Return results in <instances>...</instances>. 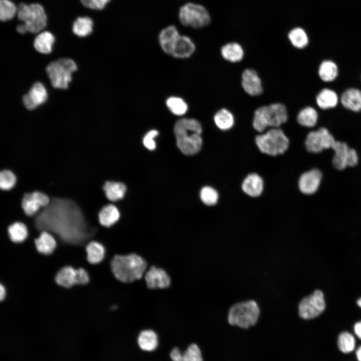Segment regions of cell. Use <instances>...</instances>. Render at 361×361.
I'll return each instance as SVG.
<instances>
[{
	"label": "cell",
	"mask_w": 361,
	"mask_h": 361,
	"mask_svg": "<svg viewBox=\"0 0 361 361\" xmlns=\"http://www.w3.org/2000/svg\"><path fill=\"white\" fill-rule=\"evenodd\" d=\"M10 240L14 243L19 244L24 242L29 236V231L25 224L21 222H15L8 228Z\"/></svg>",
	"instance_id": "32"
},
{
	"label": "cell",
	"mask_w": 361,
	"mask_h": 361,
	"mask_svg": "<svg viewBox=\"0 0 361 361\" xmlns=\"http://www.w3.org/2000/svg\"><path fill=\"white\" fill-rule=\"evenodd\" d=\"M102 188L109 202H115L122 199L126 190L124 184L113 180L106 181Z\"/></svg>",
	"instance_id": "27"
},
{
	"label": "cell",
	"mask_w": 361,
	"mask_h": 361,
	"mask_svg": "<svg viewBox=\"0 0 361 361\" xmlns=\"http://www.w3.org/2000/svg\"><path fill=\"white\" fill-rule=\"evenodd\" d=\"M17 14L16 5L10 0H0V20L6 22L12 20Z\"/></svg>",
	"instance_id": "39"
},
{
	"label": "cell",
	"mask_w": 361,
	"mask_h": 361,
	"mask_svg": "<svg viewBox=\"0 0 361 361\" xmlns=\"http://www.w3.org/2000/svg\"><path fill=\"white\" fill-rule=\"evenodd\" d=\"M57 284L64 288L78 285L77 269L69 265L62 267L55 277Z\"/></svg>",
	"instance_id": "20"
},
{
	"label": "cell",
	"mask_w": 361,
	"mask_h": 361,
	"mask_svg": "<svg viewBox=\"0 0 361 361\" xmlns=\"http://www.w3.org/2000/svg\"><path fill=\"white\" fill-rule=\"evenodd\" d=\"M93 27V21L89 17H78L73 23L72 30L77 36L84 37L88 36L92 32Z\"/></svg>",
	"instance_id": "36"
},
{
	"label": "cell",
	"mask_w": 361,
	"mask_h": 361,
	"mask_svg": "<svg viewBox=\"0 0 361 361\" xmlns=\"http://www.w3.org/2000/svg\"><path fill=\"white\" fill-rule=\"evenodd\" d=\"M316 110L311 106H306L301 109L297 115V121L301 126L306 127H314L318 120Z\"/></svg>",
	"instance_id": "35"
},
{
	"label": "cell",
	"mask_w": 361,
	"mask_h": 361,
	"mask_svg": "<svg viewBox=\"0 0 361 361\" xmlns=\"http://www.w3.org/2000/svg\"><path fill=\"white\" fill-rule=\"evenodd\" d=\"M147 287L150 289H164L170 284V278L163 269L151 266L144 274Z\"/></svg>",
	"instance_id": "16"
},
{
	"label": "cell",
	"mask_w": 361,
	"mask_h": 361,
	"mask_svg": "<svg viewBox=\"0 0 361 361\" xmlns=\"http://www.w3.org/2000/svg\"><path fill=\"white\" fill-rule=\"evenodd\" d=\"M23 222L39 234L50 232L57 242L74 246L86 245L96 233V228L88 224L80 207L66 198H51L47 206L33 217L26 216Z\"/></svg>",
	"instance_id": "1"
},
{
	"label": "cell",
	"mask_w": 361,
	"mask_h": 361,
	"mask_svg": "<svg viewBox=\"0 0 361 361\" xmlns=\"http://www.w3.org/2000/svg\"><path fill=\"white\" fill-rule=\"evenodd\" d=\"M110 268L116 279L123 283H130L141 279L144 275L147 263L135 253L116 255L111 261Z\"/></svg>",
	"instance_id": "3"
},
{
	"label": "cell",
	"mask_w": 361,
	"mask_h": 361,
	"mask_svg": "<svg viewBox=\"0 0 361 361\" xmlns=\"http://www.w3.org/2000/svg\"><path fill=\"white\" fill-rule=\"evenodd\" d=\"M50 202V198L46 194L34 191L24 194L22 207L25 214L29 217H33L43 208L47 206Z\"/></svg>",
	"instance_id": "13"
},
{
	"label": "cell",
	"mask_w": 361,
	"mask_h": 361,
	"mask_svg": "<svg viewBox=\"0 0 361 361\" xmlns=\"http://www.w3.org/2000/svg\"><path fill=\"white\" fill-rule=\"evenodd\" d=\"M338 73L337 65L331 60H324L318 67V76L324 82L333 81L336 78Z\"/></svg>",
	"instance_id": "34"
},
{
	"label": "cell",
	"mask_w": 361,
	"mask_h": 361,
	"mask_svg": "<svg viewBox=\"0 0 361 361\" xmlns=\"http://www.w3.org/2000/svg\"><path fill=\"white\" fill-rule=\"evenodd\" d=\"M357 303L358 305L361 307V298L357 301Z\"/></svg>",
	"instance_id": "49"
},
{
	"label": "cell",
	"mask_w": 361,
	"mask_h": 361,
	"mask_svg": "<svg viewBox=\"0 0 361 361\" xmlns=\"http://www.w3.org/2000/svg\"><path fill=\"white\" fill-rule=\"evenodd\" d=\"M17 177L11 170L4 169L0 171V189L4 191L12 189L17 183Z\"/></svg>",
	"instance_id": "41"
},
{
	"label": "cell",
	"mask_w": 361,
	"mask_h": 361,
	"mask_svg": "<svg viewBox=\"0 0 361 361\" xmlns=\"http://www.w3.org/2000/svg\"><path fill=\"white\" fill-rule=\"evenodd\" d=\"M111 0H80L81 4L85 7L95 10H101Z\"/></svg>",
	"instance_id": "43"
},
{
	"label": "cell",
	"mask_w": 361,
	"mask_h": 361,
	"mask_svg": "<svg viewBox=\"0 0 361 361\" xmlns=\"http://www.w3.org/2000/svg\"><path fill=\"white\" fill-rule=\"evenodd\" d=\"M137 343L140 349L144 351H153L158 344V336L152 329L143 330L138 336Z\"/></svg>",
	"instance_id": "29"
},
{
	"label": "cell",
	"mask_w": 361,
	"mask_h": 361,
	"mask_svg": "<svg viewBox=\"0 0 361 361\" xmlns=\"http://www.w3.org/2000/svg\"><path fill=\"white\" fill-rule=\"evenodd\" d=\"M7 290L5 285L2 283L0 284V301H4L7 296Z\"/></svg>",
	"instance_id": "45"
},
{
	"label": "cell",
	"mask_w": 361,
	"mask_h": 361,
	"mask_svg": "<svg viewBox=\"0 0 361 361\" xmlns=\"http://www.w3.org/2000/svg\"><path fill=\"white\" fill-rule=\"evenodd\" d=\"M196 45L189 36L180 35L173 48L171 56L177 59H187L193 55Z\"/></svg>",
	"instance_id": "19"
},
{
	"label": "cell",
	"mask_w": 361,
	"mask_h": 361,
	"mask_svg": "<svg viewBox=\"0 0 361 361\" xmlns=\"http://www.w3.org/2000/svg\"><path fill=\"white\" fill-rule=\"evenodd\" d=\"M55 39L53 35L48 31L40 33L35 38L34 46L39 52L48 54L51 53Z\"/></svg>",
	"instance_id": "31"
},
{
	"label": "cell",
	"mask_w": 361,
	"mask_h": 361,
	"mask_svg": "<svg viewBox=\"0 0 361 361\" xmlns=\"http://www.w3.org/2000/svg\"><path fill=\"white\" fill-rule=\"evenodd\" d=\"M170 357L172 361H204L201 350L196 343L189 345L183 352L178 347L173 348Z\"/></svg>",
	"instance_id": "21"
},
{
	"label": "cell",
	"mask_w": 361,
	"mask_h": 361,
	"mask_svg": "<svg viewBox=\"0 0 361 361\" xmlns=\"http://www.w3.org/2000/svg\"><path fill=\"white\" fill-rule=\"evenodd\" d=\"M47 99L48 93L45 86L41 82H36L23 96V101L28 110H33L44 103Z\"/></svg>",
	"instance_id": "15"
},
{
	"label": "cell",
	"mask_w": 361,
	"mask_h": 361,
	"mask_svg": "<svg viewBox=\"0 0 361 361\" xmlns=\"http://www.w3.org/2000/svg\"><path fill=\"white\" fill-rule=\"evenodd\" d=\"M214 121L217 127L224 131L232 128L235 123L233 114L226 108L217 111L214 116Z\"/></svg>",
	"instance_id": "33"
},
{
	"label": "cell",
	"mask_w": 361,
	"mask_h": 361,
	"mask_svg": "<svg viewBox=\"0 0 361 361\" xmlns=\"http://www.w3.org/2000/svg\"><path fill=\"white\" fill-rule=\"evenodd\" d=\"M222 57L231 63L241 61L244 56L242 46L237 42H230L225 44L221 49Z\"/></svg>",
	"instance_id": "28"
},
{
	"label": "cell",
	"mask_w": 361,
	"mask_h": 361,
	"mask_svg": "<svg viewBox=\"0 0 361 361\" xmlns=\"http://www.w3.org/2000/svg\"><path fill=\"white\" fill-rule=\"evenodd\" d=\"M173 132L177 146L186 155H193L201 149L203 139L201 123L194 118H183L176 121Z\"/></svg>",
	"instance_id": "2"
},
{
	"label": "cell",
	"mask_w": 361,
	"mask_h": 361,
	"mask_svg": "<svg viewBox=\"0 0 361 361\" xmlns=\"http://www.w3.org/2000/svg\"><path fill=\"white\" fill-rule=\"evenodd\" d=\"M255 142L262 152L275 156L286 151L289 141L282 130L271 128L265 133L257 135Z\"/></svg>",
	"instance_id": "6"
},
{
	"label": "cell",
	"mask_w": 361,
	"mask_h": 361,
	"mask_svg": "<svg viewBox=\"0 0 361 361\" xmlns=\"http://www.w3.org/2000/svg\"><path fill=\"white\" fill-rule=\"evenodd\" d=\"M325 307L323 294L321 291L316 290L301 300L298 305V314L304 319H310L319 315Z\"/></svg>",
	"instance_id": "10"
},
{
	"label": "cell",
	"mask_w": 361,
	"mask_h": 361,
	"mask_svg": "<svg viewBox=\"0 0 361 361\" xmlns=\"http://www.w3.org/2000/svg\"><path fill=\"white\" fill-rule=\"evenodd\" d=\"M356 355L358 361H361V346H360L357 349L356 352Z\"/></svg>",
	"instance_id": "48"
},
{
	"label": "cell",
	"mask_w": 361,
	"mask_h": 361,
	"mask_svg": "<svg viewBox=\"0 0 361 361\" xmlns=\"http://www.w3.org/2000/svg\"><path fill=\"white\" fill-rule=\"evenodd\" d=\"M178 17L182 25L194 29L205 27L211 22L208 10L204 6L193 2L185 3L180 7Z\"/></svg>",
	"instance_id": "9"
},
{
	"label": "cell",
	"mask_w": 361,
	"mask_h": 361,
	"mask_svg": "<svg viewBox=\"0 0 361 361\" xmlns=\"http://www.w3.org/2000/svg\"><path fill=\"white\" fill-rule=\"evenodd\" d=\"M17 16L24 22L28 32L40 33L47 26V16L43 7L39 4H20L17 8Z\"/></svg>",
	"instance_id": "8"
},
{
	"label": "cell",
	"mask_w": 361,
	"mask_h": 361,
	"mask_svg": "<svg viewBox=\"0 0 361 361\" xmlns=\"http://www.w3.org/2000/svg\"><path fill=\"white\" fill-rule=\"evenodd\" d=\"M288 38L291 44L296 48L303 49L308 44L309 39L305 31L301 28L296 27L291 30Z\"/></svg>",
	"instance_id": "37"
},
{
	"label": "cell",
	"mask_w": 361,
	"mask_h": 361,
	"mask_svg": "<svg viewBox=\"0 0 361 361\" xmlns=\"http://www.w3.org/2000/svg\"><path fill=\"white\" fill-rule=\"evenodd\" d=\"M77 69V65L73 60L61 58L49 63L46 67V72L54 88L65 89L68 88L72 81V74Z\"/></svg>",
	"instance_id": "7"
},
{
	"label": "cell",
	"mask_w": 361,
	"mask_h": 361,
	"mask_svg": "<svg viewBox=\"0 0 361 361\" xmlns=\"http://www.w3.org/2000/svg\"><path fill=\"white\" fill-rule=\"evenodd\" d=\"M333 136L325 127L309 132L305 140L306 150L310 152L317 153L324 149L332 148L336 142Z\"/></svg>",
	"instance_id": "11"
},
{
	"label": "cell",
	"mask_w": 361,
	"mask_h": 361,
	"mask_svg": "<svg viewBox=\"0 0 361 361\" xmlns=\"http://www.w3.org/2000/svg\"><path fill=\"white\" fill-rule=\"evenodd\" d=\"M337 344L341 351L345 353H349L355 347V339L349 332H343L338 336Z\"/></svg>",
	"instance_id": "40"
},
{
	"label": "cell",
	"mask_w": 361,
	"mask_h": 361,
	"mask_svg": "<svg viewBox=\"0 0 361 361\" xmlns=\"http://www.w3.org/2000/svg\"><path fill=\"white\" fill-rule=\"evenodd\" d=\"M260 314V310L255 301H242L230 308L227 320L231 325L248 329L257 323Z\"/></svg>",
	"instance_id": "5"
},
{
	"label": "cell",
	"mask_w": 361,
	"mask_h": 361,
	"mask_svg": "<svg viewBox=\"0 0 361 361\" xmlns=\"http://www.w3.org/2000/svg\"><path fill=\"white\" fill-rule=\"evenodd\" d=\"M120 216V212L116 206L109 203L103 206L99 212V222L102 227L109 228L118 221Z\"/></svg>",
	"instance_id": "24"
},
{
	"label": "cell",
	"mask_w": 361,
	"mask_h": 361,
	"mask_svg": "<svg viewBox=\"0 0 361 361\" xmlns=\"http://www.w3.org/2000/svg\"><path fill=\"white\" fill-rule=\"evenodd\" d=\"M322 178L321 171L313 168L303 173L298 180V188L301 193L310 195L316 193L319 188Z\"/></svg>",
	"instance_id": "14"
},
{
	"label": "cell",
	"mask_w": 361,
	"mask_h": 361,
	"mask_svg": "<svg viewBox=\"0 0 361 361\" xmlns=\"http://www.w3.org/2000/svg\"><path fill=\"white\" fill-rule=\"evenodd\" d=\"M17 31L21 34H24L28 32L27 29L24 24H20L17 27Z\"/></svg>",
	"instance_id": "47"
},
{
	"label": "cell",
	"mask_w": 361,
	"mask_h": 361,
	"mask_svg": "<svg viewBox=\"0 0 361 361\" xmlns=\"http://www.w3.org/2000/svg\"><path fill=\"white\" fill-rule=\"evenodd\" d=\"M157 130L153 129L149 131L143 137V143L144 146L149 150H152L155 148V142L154 138L157 136Z\"/></svg>",
	"instance_id": "44"
},
{
	"label": "cell",
	"mask_w": 361,
	"mask_h": 361,
	"mask_svg": "<svg viewBox=\"0 0 361 361\" xmlns=\"http://www.w3.org/2000/svg\"><path fill=\"white\" fill-rule=\"evenodd\" d=\"M242 189L245 194L250 197H258L263 190V179L256 173L249 174L243 180Z\"/></svg>",
	"instance_id": "26"
},
{
	"label": "cell",
	"mask_w": 361,
	"mask_h": 361,
	"mask_svg": "<svg viewBox=\"0 0 361 361\" xmlns=\"http://www.w3.org/2000/svg\"><path fill=\"white\" fill-rule=\"evenodd\" d=\"M288 120L285 106L281 103H274L257 108L254 111L253 126L259 132L268 127L279 128Z\"/></svg>",
	"instance_id": "4"
},
{
	"label": "cell",
	"mask_w": 361,
	"mask_h": 361,
	"mask_svg": "<svg viewBox=\"0 0 361 361\" xmlns=\"http://www.w3.org/2000/svg\"><path fill=\"white\" fill-rule=\"evenodd\" d=\"M332 149L334 152L332 164L336 169L342 170L347 166L353 167L358 163L356 151L350 148L345 142L336 141Z\"/></svg>",
	"instance_id": "12"
},
{
	"label": "cell",
	"mask_w": 361,
	"mask_h": 361,
	"mask_svg": "<svg viewBox=\"0 0 361 361\" xmlns=\"http://www.w3.org/2000/svg\"><path fill=\"white\" fill-rule=\"evenodd\" d=\"M340 101L343 106L349 110L358 112L361 110V90L350 88L343 92Z\"/></svg>",
	"instance_id": "23"
},
{
	"label": "cell",
	"mask_w": 361,
	"mask_h": 361,
	"mask_svg": "<svg viewBox=\"0 0 361 361\" xmlns=\"http://www.w3.org/2000/svg\"><path fill=\"white\" fill-rule=\"evenodd\" d=\"M354 331L357 337L361 339V321L355 324Z\"/></svg>",
	"instance_id": "46"
},
{
	"label": "cell",
	"mask_w": 361,
	"mask_h": 361,
	"mask_svg": "<svg viewBox=\"0 0 361 361\" xmlns=\"http://www.w3.org/2000/svg\"><path fill=\"white\" fill-rule=\"evenodd\" d=\"M241 79L242 87L248 95L256 96L262 93V81L257 72L254 69H245L242 74Z\"/></svg>",
	"instance_id": "17"
},
{
	"label": "cell",
	"mask_w": 361,
	"mask_h": 361,
	"mask_svg": "<svg viewBox=\"0 0 361 361\" xmlns=\"http://www.w3.org/2000/svg\"><path fill=\"white\" fill-rule=\"evenodd\" d=\"M180 35L177 28L174 25H169L162 29L158 34V40L163 52L170 55Z\"/></svg>",
	"instance_id": "18"
},
{
	"label": "cell",
	"mask_w": 361,
	"mask_h": 361,
	"mask_svg": "<svg viewBox=\"0 0 361 361\" xmlns=\"http://www.w3.org/2000/svg\"><path fill=\"white\" fill-rule=\"evenodd\" d=\"M316 102L319 108L325 110L335 107L337 105L338 97L333 90L323 88L317 94Z\"/></svg>",
	"instance_id": "30"
},
{
	"label": "cell",
	"mask_w": 361,
	"mask_h": 361,
	"mask_svg": "<svg viewBox=\"0 0 361 361\" xmlns=\"http://www.w3.org/2000/svg\"><path fill=\"white\" fill-rule=\"evenodd\" d=\"M86 259L92 265L98 264L102 262L106 254L104 246L101 243L92 240L88 242L85 247Z\"/></svg>",
	"instance_id": "25"
},
{
	"label": "cell",
	"mask_w": 361,
	"mask_h": 361,
	"mask_svg": "<svg viewBox=\"0 0 361 361\" xmlns=\"http://www.w3.org/2000/svg\"><path fill=\"white\" fill-rule=\"evenodd\" d=\"M200 198L205 205L213 206L217 204L219 195L217 191L214 188L206 186L201 190Z\"/></svg>",
	"instance_id": "42"
},
{
	"label": "cell",
	"mask_w": 361,
	"mask_h": 361,
	"mask_svg": "<svg viewBox=\"0 0 361 361\" xmlns=\"http://www.w3.org/2000/svg\"><path fill=\"white\" fill-rule=\"evenodd\" d=\"M165 103L169 111L175 115H184L188 110V104L179 97H169L166 100Z\"/></svg>",
	"instance_id": "38"
},
{
	"label": "cell",
	"mask_w": 361,
	"mask_h": 361,
	"mask_svg": "<svg viewBox=\"0 0 361 361\" xmlns=\"http://www.w3.org/2000/svg\"><path fill=\"white\" fill-rule=\"evenodd\" d=\"M37 251L41 254L50 255L57 246V241L55 236L50 232L42 231L38 237L34 239Z\"/></svg>",
	"instance_id": "22"
}]
</instances>
